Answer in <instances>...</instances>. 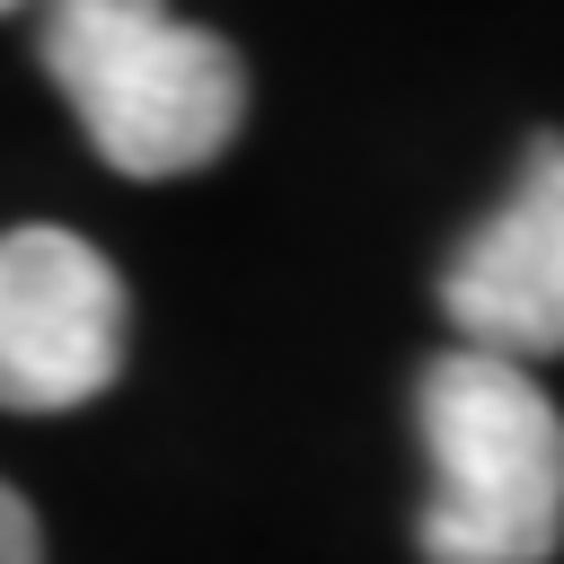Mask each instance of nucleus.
Wrapping results in <instances>:
<instances>
[{
  "label": "nucleus",
  "instance_id": "obj_1",
  "mask_svg": "<svg viewBox=\"0 0 564 564\" xmlns=\"http://www.w3.org/2000/svg\"><path fill=\"white\" fill-rule=\"evenodd\" d=\"M423 564H546L564 546V414L529 361L449 344L423 370Z\"/></svg>",
  "mask_w": 564,
  "mask_h": 564
},
{
  "label": "nucleus",
  "instance_id": "obj_2",
  "mask_svg": "<svg viewBox=\"0 0 564 564\" xmlns=\"http://www.w3.org/2000/svg\"><path fill=\"white\" fill-rule=\"evenodd\" d=\"M44 70L123 176H194L247 115V70L167 0H44Z\"/></svg>",
  "mask_w": 564,
  "mask_h": 564
},
{
  "label": "nucleus",
  "instance_id": "obj_3",
  "mask_svg": "<svg viewBox=\"0 0 564 564\" xmlns=\"http://www.w3.org/2000/svg\"><path fill=\"white\" fill-rule=\"evenodd\" d=\"M123 282L70 229H0V405L70 414L123 370Z\"/></svg>",
  "mask_w": 564,
  "mask_h": 564
},
{
  "label": "nucleus",
  "instance_id": "obj_4",
  "mask_svg": "<svg viewBox=\"0 0 564 564\" xmlns=\"http://www.w3.org/2000/svg\"><path fill=\"white\" fill-rule=\"evenodd\" d=\"M441 317L458 326V344L502 361L564 352V132H538L511 194L449 247Z\"/></svg>",
  "mask_w": 564,
  "mask_h": 564
},
{
  "label": "nucleus",
  "instance_id": "obj_5",
  "mask_svg": "<svg viewBox=\"0 0 564 564\" xmlns=\"http://www.w3.org/2000/svg\"><path fill=\"white\" fill-rule=\"evenodd\" d=\"M0 564H44V538H35V511L0 485Z\"/></svg>",
  "mask_w": 564,
  "mask_h": 564
},
{
  "label": "nucleus",
  "instance_id": "obj_6",
  "mask_svg": "<svg viewBox=\"0 0 564 564\" xmlns=\"http://www.w3.org/2000/svg\"><path fill=\"white\" fill-rule=\"evenodd\" d=\"M0 9H18V0H0Z\"/></svg>",
  "mask_w": 564,
  "mask_h": 564
}]
</instances>
